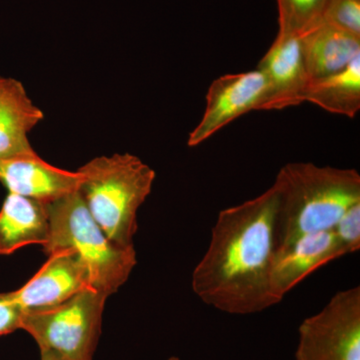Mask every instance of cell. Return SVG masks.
<instances>
[{"instance_id": "obj_1", "label": "cell", "mask_w": 360, "mask_h": 360, "mask_svg": "<svg viewBox=\"0 0 360 360\" xmlns=\"http://www.w3.org/2000/svg\"><path fill=\"white\" fill-rule=\"evenodd\" d=\"M276 210L271 186L219 212L207 250L193 270L191 285L201 302L234 315L258 314L278 304L270 288Z\"/></svg>"}, {"instance_id": "obj_2", "label": "cell", "mask_w": 360, "mask_h": 360, "mask_svg": "<svg viewBox=\"0 0 360 360\" xmlns=\"http://www.w3.org/2000/svg\"><path fill=\"white\" fill-rule=\"evenodd\" d=\"M272 186L277 194L276 248L303 234L333 231L360 202V175L354 168L288 163Z\"/></svg>"}, {"instance_id": "obj_3", "label": "cell", "mask_w": 360, "mask_h": 360, "mask_svg": "<svg viewBox=\"0 0 360 360\" xmlns=\"http://www.w3.org/2000/svg\"><path fill=\"white\" fill-rule=\"evenodd\" d=\"M78 191L87 210L108 238L120 248H134L137 212L148 198L155 172L137 156H99L77 170Z\"/></svg>"}, {"instance_id": "obj_4", "label": "cell", "mask_w": 360, "mask_h": 360, "mask_svg": "<svg viewBox=\"0 0 360 360\" xmlns=\"http://www.w3.org/2000/svg\"><path fill=\"white\" fill-rule=\"evenodd\" d=\"M47 255L59 250L77 253L86 267L94 290L110 296L127 283L136 265L134 248H120L106 236L91 217L79 191L47 203Z\"/></svg>"}, {"instance_id": "obj_5", "label": "cell", "mask_w": 360, "mask_h": 360, "mask_svg": "<svg viewBox=\"0 0 360 360\" xmlns=\"http://www.w3.org/2000/svg\"><path fill=\"white\" fill-rule=\"evenodd\" d=\"M108 296L85 288L52 309L25 312L21 328L34 338L40 350L70 360H92Z\"/></svg>"}, {"instance_id": "obj_6", "label": "cell", "mask_w": 360, "mask_h": 360, "mask_svg": "<svg viewBox=\"0 0 360 360\" xmlns=\"http://www.w3.org/2000/svg\"><path fill=\"white\" fill-rule=\"evenodd\" d=\"M296 360H360V288L338 291L298 328Z\"/></svg>"}, {"instance_id": "obj_7", "label": "cell", "mask_w": 360, "mask_h": 360, "mask_svg": "<svg viewBox=\"0 0 360 360\" xmlns=\"http://www.w3.org/2000/svg\"><path fill=\"white\" fill-rule=\"evenodd\" d=\"M266 89L264 75L257 68L217 78L208 89L205 112L189 134L187 146H200L241 115L262 110Z\"/></svg>"}, {"instance_id": "obj_8", "label": "cell", "mask_w": 360, "mask_h": 360, "mask_svg": "<svg viewBox=\"0 0 360 360\" xmlns=\"http://www.w3.org/2000/svg\"><path fill=\"white\" fill-rule=\"evenodd\" d=\"M92 288L86 267L73 250L56 251L20 290L13 291L23 314L58 307L85 288Z\"/></svg>"}, {"instance_id": "obj_9", "label": "cell", "mask_w": 360, "mask_h": 360, "mask_svg": "<svg viewBox=\"0 0 360 360\" xmlns=\"http://www.w3.org/2000/svg\"><path fill=\"white\" fill-rule=\"evenodd\" d=\"M345 255V250L331 231L303 234L278 246L270 269L272 295L281 302L315 270Z\"/></svg>"}, {"instance_id": "obj_10", "label": "cell", "mask_w": 360, "mask_h": 360, "mask_svg": "<svg viewBox=\"0 0 360 360\" xmlns=\"http://www.w3.org/2000/svg\"><path fill=\"white\" fill-rule=\"evenodd\" d=\"M257 70L266 80L262 110H281L304 103L310 80L303 63L300 35L278 32Z\"/></svg>"}, {"instance_id": "obj_11", "label": "cell", "mask_w": 360, "mask_h": 360, "mask_svg": "<svg viewBox=\"0 0 360 360\" xmlns=\"http://www.w3.org/2000/svg\"><path fill=\"white\" fill-rule=\"evenodd\" d=\"M0 181L11 193L49 203L78 191L82 175L49 165L34 151L0 160Z\"/></svg>"}, {"instance_id": "obj_12", "label": "cell", "mask_w": 360, "mask_h": 360, "mask_svg": "<svg viewBox=\"0 0 360 360\" xmlns=\"http://www.w3.org/2000/svg\"><path fill=\"white\" fill-rule=\"evenodd\" d=\"M44 118L20 80L0 77V160L34 153L28 134Z\"/></svg>"}, {"instance_id": "obj_13", "label": "cell", "mask_w": 360, "mask_h": 360, "mask_svg": "<svg viewBox=\"0 0 360 360\" xmlns=\"http://www.w3.org/2000/svg\"><path fill=\"white\" fill-rule=\"evenodd\" d=\"M303 63L310 82L347 68L360 56V37L321 21L300 35Z\"/></svg>"}, {"instance_id": "obj_14", "label": "cell", "mask_w": 360, "mask_h": 360, "mask_svg": "<svg viewBox=\"0 0 360 360\" xmlns=\"http://www.w3.org/2000/svg\"><path fill=\"white\" fill-rule=\"evenodd\" d=\"M49 236L47 203L9 193L0 210V255L26 245H44Z\"/></svg>"}, {"instance_id": "obj_15", "label": "cell", "mask_w": 360, "mask_h": 360, "mask_svg": "<svg viewBox=\"0 0 360 360\" xmlns=\"http://www.w3.org/2000/svg\"><path fill=\"white\" fill-rule=\"evenodd\" d=\"M305 101L333 115L354 118L360 110V56L340 72L310 82Z\"/></svg>"}, {"instance_id": "obj_16", "label": "cell", "mask_w": 360, "mask_h": 360, "mask_svg": "<svg viewBox=\"0 0 360 360\" xmlns=\"http://www.w3.org/2000/svg\"><path fill=\"white\" fill-rule=\"evenodd\" d=\"M279 33L302 35L319 25L329 0H276Z\"/></svg>"}, {"instance_id": "obj_17", "label": "cell", "mask_w": 360, "mask_h": 360, "mask_svg": "<svg viewBox=\"0 0 360 360\" xmlns=\"http://www.w3.org/2000/svg\"><path fill=\"white\" fill-rule=\"evenodd\" d=\"M322 20L360 37V0H329Z\"/></svg>"}, {"instance_id": "obj_18", "label": "cell", "mask_w": 360, "mask_h": 360, "mask_svg": "<svg viewBox=\"0 0 360 360\" xmlns=\"http://www.w3.org/2000/svg\"><path fill=\"white\" fill-rule=\"evenodd\" d=\"M345 255L360 250V202L355 203L340 217L333 231Z\"/></svg>"}, {"instance_id": "obj_19", "label": "cell", "mask_w": 360, "mask_h": 360, "mask_svg": "<svg viewBox=\"0 0 360 360\" xmlns=\"http://www.w3.org/2000/svg\"><path fill=\"white\" fill-rule=\"evenodd\" d=\"M23 311L11 292L0 293V335H9L21 328Z\"/></svg>"}, {"instance_id": "obj_20", "label": "cell", "mask_w": 360, "mask_h": 360, "mask_svg": "<svg viewBox=\"0 0 360 360\" xmlns=\"http://www.w3.org/2000/svg\"><path fill=\"white\" fill-rule=\"evenodd\" d=\"M40 359L41 360H70L65 357L61 356L56 352H49V350H40Z\"/></svg>"}, {"instance_id": "obj_21", "label": "cell", "mask_w": 360, "mask_h": 360, "mask_svg": "<svg viewBox=\"0 0 360 360\" xmlns=\"http://www.w3.org/2000/svg\"><path fill=\"white\" fill-rule=\"evenodd\" d=\"M167 360H181V359H179V357H176V356H172V357H169V359H168Z\"/></svg>"}]
</instances>
